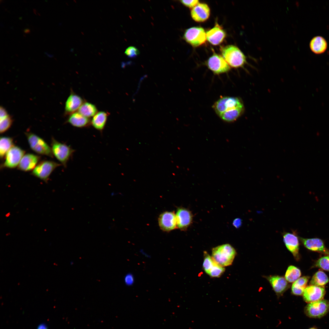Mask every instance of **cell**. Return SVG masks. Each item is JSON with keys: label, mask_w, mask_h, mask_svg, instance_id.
<instances>
[{"label": "cell", "mask_w": 329, "mask_h": 329, "mask_svg": "<svg viewBox=\"0 0 329 329\" xmlns=\"http://www.w3.org/2000/svg\"><path fill=\"white\" fill-rule=\"evenodd\" d=\"M222 56L230 67L243 68L247 63L246 58L237 47L232 45L226 46L221 48Z\"/></svg>", "instance_id": "6da1fadb"}, {"label": "cell", "mask_w": 329, "mask_h": 329, "mask_svg": "<svg viewBox=\"0 0 329 329\" xmlns=\"http://www.w3.org/2000/svg\"><path fill=\"white\" fill-rule=\"evenodd\" d=\"M236 253L232 246L226 244L213 248L211 257L216 264L224 267L232 264Z\"/></svg>", "instance_id": "7a4b0ae2"}, {"label": "cell", "mask_w": 329, "mask_h": 329, "mask_svg": "<svg viewBox=\"0 0 329 329\" xmlns=\"http://www.w3.org/2000/svg\"><path fill=\"white\" fill-rule=\"evenodd\" d=\"M51 149L53 156L65 167L75 151V150L65 144L60 143L52 137Z\"/></svg>", "instance_id": "3957f363"}, {"label": "cell", "mask_w": 329, "mask_h": 329, "mask_svg": "<svg viewBox=\"0 0 329 329\" xmlns=\"http://www.w3.org/2000/svg\"><path fill=\"white\" fill-rule=\"evenodd\" d=\"M31 149L37 154L53 157L51 147L41 138L32 133H26Z\"/></svg>", "instance_id": "277c9868"}, {"label": "cell", "mask_w": 329, "mask_h": 329, "mask_svg": "<svg viewBox=\"0 0 329 329\" xmlns=\"http://www.w3.org/2000/svg\"><path fill=\"white\" fill-rule=\"evenodd\" d=\"M183 39L193 47H196L204 44L206 41V33L200 27H192L186 29L184 34Z\"/></svg>", "instance_id": "5b68a950"}, {"label": "cell", "mask_w": 329, "mask_h": 329, "mask_svg": "<svg viewBox=\"0 0 329 329\" xmlns=\"http://www.w3.org/2000/svg\"><path fill=\"white\" fill-rule=\"evenodd\" d=\"M243 105L239 98L226 96L220 98L214 103L213 108L219 116L225 111Z\"/></svg>", "instance_id": "8992f818"}, {"label": "cell", "mask_w": 329, "mask_h": 329, "mask_svg": "<svg viewBox=\"0 0 329 329\" xmlns=\"http://www.w3.org/2000/svg\"><path fill=\"white\" fill-rule=\"evenodd\" d=\"M329 311V301L322 299L308 303L304 309L305 314L312 318H320Z\"/></svg>", "instance_id": "52a82bcc"}, {"label": "cell", "mask_w": 329, "mask_h": 329, "mask_svg": "<svg viewBox=\"0 0 329 329\" xmlns=\"http://www.w3.org/2000/svg\"><path fill=\"white\" fill-rule=\"evenodd\" d=\"M61 165L52 161H43L37 164L32 170L31 174L47 182L51 173Z\"/></svg>", "instance_id": "ba28073f"}, {"label": "cell", "mask_w": 329, "mask_h": 329, "mask_svg": "<svg viewBox=\"0 0 329 329\" xmlns=\"http://www.w3.org/2000/svg\"><path fill=\"white\" fill-rule=\"evenodd\" d=\"M25 153V151L20 147L13 145L6 154L5 161L2 166V168H16L18 166Z\"/></svg>", "instance_id": "9c48e42d"}, {"label": "cell", "mask_w": 329, "mask_h": 329, "mask_svg": "<svg viewBox=\"0 0 329 329\" xmlns=\"http://www.w3.org/2000/svg\"><path fill=\"white\" fill-rule=\"evenodd\" d=\"M208 68L214 73L219 74L228 72L230 67L220 55L214 53L206 62Z\"/></svg>", "instance_id": "30bf717a"}, {"label": "cell", "mask_w": 329, "mask_h": 329, "mask_svg": "<svg viewBox=\"0 0 329 329\" xmlns=\"http://www.w3.org/2000/svg\"><path fill=\"white\" fill-rule=\"evenodd\" d=\"M203 267L205 272L212 277H219L225 271L224 267L216 264L206 251L204 252Z\"/></svg>", "instance_id": "8fae6325"}, {"label": "cell", "mask_w": 329, "mask_h": 329, "mask_svg": "<svg viewBox=\"0 0 329 329\" xmlns=\"http://www.w3.org/2000/svg\"><path fill=\"white\" fill-rule=\"evenodd\" d=\"M158 222L161 229L164 232H169L177 228L176 214L173 211L161 213L159 216Z\"/></svg>", "instance_id": "7c38bea8"}, {"label": "cell", "mask_w": 329, "mask_h": 329, "mask_svg": "<svg viewBox=\"0 0 329 329\" xmlns=\"http://www.w3.org/2000/svg\"><path fill=\"white\" fill-rule=\"evenodd\" d=\"M325 293L324 287L310 285L306 287L302 295L304 301L309 303L322 299Z\"/></svg>", "instance_id": "4fadbf2b"}, {"label": "cell", "mask_w": 329, "mask_h": 329, "mask_svg": "<svg viewBox=\"0 0 329 329\" xmlns=\"http://www.w3.org/2000/svg\"><path fill=\"white\" fill-rule=\"evenodd\" d=\"M175 214L177 228L183 231L187 229L192 221L191 212L186 208L179 207L177 209Z\"/></svg>", "instance_id": "5bb4252c"}, {"label": "cell", "mask_w": 329, "mask_h": 329, "mask_svg": "<svg viewBox=\"0 0 329 329\" xmlns=\"http://www.w3.org/2000/svg\"><path fill=\"white\" fill-rule=\"evenodd\" d=\"M226 33L222 27L217 22L214 26L206 32L207 39L214 45L221 44L224 40Z\"/></svg>", "instance_id": "9a60e30c"}, {"label": "cell", "mask_w": 329, "mask_h": 329, "mask_svg": "<svg viewBox=\"0 0 329 329\" xmlns=\"http://www.w3.org/2000/svg\"><path fill=\"white\" fill-rule=\"evenodd\" d=\"M282 234L283 241L287 248L298 260L299 257V243L298 237L295 232H284Z\"/></svg>", "instance_id": "2e32d148"}, {"label": "cell", "mask_w": 329, "mask_h": 329, "mask_svg": "<svg viewBox=\"0 0 329 329\" xmlns=\"http://www.w3.org/2000/svg\"><path fill=\"white\" fill-rule=\"evenodd\" d=\"M210 14V9L208 5L204 3H199L191 11L192 19L198 22L206 21L209 18Z\"/></svg>", "instance_id": "e0dca14e"}, {"label": "cell", "mask_w": 329, "mask_h": 329, "mask_svg": "<svg viewBox=\"0 0 329 329\" xmlns=\"http://www.w3.org/2000/svg\"><path fill=\"white\" fill-rule=\"evenodd\" d=\"M278 296H280L288 288L289 285L285 278L279 276L265 277Z\"/></svg>", "instance_id": "ac0fdd59"}, {"label": "cell", "mask_w": 329, "mask_h": 329, "mask_svg": "<svg viewBox=\"0 0 329 329\" xmlns=\"http://www.w3.org/2000/svg\"><path fill=\"white\" fill-rule=\"evenodd\" d=\"M40 159V156L35 154L30 153L25 154L18 166V169L24 172L33 170Z\"/></svg>", "instance_id": "d6986e66"}, {"label": "cell", "mask_w": 329, "mask_h": 329, "mask_svg": "<svg viewBox=\"0 0 329 329\" xmlns=\"http://www.w3.org/2000/svg\"><path fill=\"white\" fill-rule=\"evenodd\" d=\"M304 246L309 249L318 252L329 255V251L325 247L324 243L318 238L306 239L299 237Z\"/></svg>", "instance_id": "ffe728a7"}, {"label": "cell", "mask_w": 329, "mask_h": 329, "mask_svg": "<svg viewBox=\"0 0 329 329\" xmlns=\"http://www.w3.org/2000/svg\"><path fill=\"white\" fill-rule=\"evenodd\" d=\"M83 102V99L80 96L71 92L65 103V115H70L76 112Z\"/></svg>", "instance_id": "44dd1931"}, {"label": "cell", "mask_w": 329, "mask_h": 329, "mask_svg": "<svg viewBox=\"0 0 329 329\" xmlns=\"http://www.w3.org/2000/svg\"><path fill=\"white\" fill-rule=\"evenodd\" d=\"M66 122L74 127L80 128L87 127L91 124L89 118L84 116L78 112L69 115Z\"/></svg>", "instance_id": "7402d4cb"}, {"label": "cell", "mask_w": 329, "mask_h": 329, "mask_svg": "<svg viewBox=\"0 0 329 329\" xmlns=\"http://www.w3.org/2000/svg\"><path fill=\"white\" fill-rule=\"evenodd\" d=\"M327 44L326 40L322 37L317 36L313 37L310 43V47L314 54H320L326 50Z\"/></svg>", "instance_id": "603a6c76"}, {"label": "cell", "mask_w": 329, "mask_h": 329, "mask_svg": "<svg viewBox=\"0 0 329 329\" xmlns=\"http://www.w3.org/2000/svg\"><path fill=\"white\" fill-rule=\"evenodd\" d=\"M108 115L104 111L98 112L91 120V124L95 129L102 132L106 125Z\"/></svg>", "instance_id": "cb8c5ba5"}, {"label": "cell", "mask_w": 329, "mask_h": 329, "mask_svg": "<svg viewBox=\"0 0 329 329\" xmlns=\"http://www.w3.org/2000/svg\"><path fill=\"white\" fill-rule=\"evenodd\" d=\"M244 110V107L243 105L225 111L221 114L219 117L225 121L228 122H233L241 115Z\"/></svg>", "instance_id": "d4e9b609"}, {"label": "cell", "mask_w": 329, "mask_h": 329, "mask_svg": "<svg viewBox=\"0 0 329 329\" xmlns=\"http://www.w3.org/2000/svg\"><path fill=\"white\" fill-rule=\"evenodd\" d=\"M309 277L303 276L299 278L292 284L291 290L292 293L294 295H300L303 294L306 288Z\"/></svg>", "instance_id": "484cf974"}, {"label": "cell", "mask_w": 329, "mask_h": 329, "mask_svg": "<svg viewBox=\"0 0 329 329\" xmlns=\"http://www.w3.org/2000/svg\"><path fill=\"white\" fill-rule=\"evenodd\" d=\"M78 112L87 117H93L97 112L96 106L90 102H84L78 110Z\"/></svg>", "instance_id": "4316f807"}, {"label": "cell", "mask_w": 329, "mask_h": 329, "mask_svg": "<svg viewBox=\"0 0 329 329\" xmlns=\"http://www.w3.org/2000/svg\"><path fill=\"white\" fill-rule=\"evenodd\" d=\"M329 281L327 275L322 271H319L314 275L311 279L310 284L318 286L324 287Z\"/></svg>", "instance_id": "83f0119b"}, {"label": "cell", "mask_w": 329, "mask_h": 329, "mask_svg": "<svg viewBox=\"0 0 329 329\" xmlns=\"http://www.w3.org/2000/svg\"><path fill=\"white\" fill-rule=\"evenodd\" d=\"M13 140L11 137H1L0 140V157L3 159L10 149L13 146Z\"/></svg>", "instance_id": "f1b7e54d"}, {"label": "cell", "mask_w": 329, "mask_h": 329, "mask_svg": "<svg viewBox=\"0 0 329 329\" xmlns=\"http://www.w3.org/2000/svg\"><path fill=\"white\" fill-rule=\"evenodd\" d=\"M301 275L300 270L294 266H290L286 270L285 277L289 282H293L297 280Z\"/></svg>", "instance_id": "f546056e"}, {"label": "cell", "mask_w": 329, "mask_h": 329, "mask_svg": "<svg viewBox=\"0 0 329 329\" xmlns=\"http://www.w3.org/2000/svg\"><path fill=\"white\" fill-rule=\"evenodd\" d=\"M13 122L12 117L9 115L6 117L0 119V132L2 133L9 129Z\"/></svg>", "instance_id": "4dcf8cb0"}, {"label": "cell", "mask_w": 329, "mask_h": 329, "mask_svg": "<svg viewBox=\"0 0 329 329\" xmlns=\"http://www.w3.org/2000/svg\"><path fill=\"white\" fill-rule=\"evenodd\" d=\"M316 266L324 270L329 271V256H324L320 258L317 261Z\"/></svg>", "instance_id": "1f68e13d"}, {"label": "cell", "mask_w": 329, "mask_h": 329, "mask_svg": "<svg viewBox=\"0 0 329 329\" xmlns=\"http://www.w3.org/2000/svg\"><path fill=\"white\" fill-rule=\"evenodd\" d=\"M125 54L129 57L133 58L138 55L140 54V51L136 47L130 46L126 49Z\"/></svg>", "instance_id": "d6a6232c"}, {"label": "cell", "mask_w": 329, "mask_h": 329, "mask_svg": "<svg viewBox=\"0 0 329 329\" xmlns=\"http://www.w3.org/2000/svg\"><path fill=\"white\" fill-rule=\"evenodd\" d=\"M124 281L125 284L128 286H131L134 283L135 279L133 275L131 273L126 274L124 278Z\"/></svg>", "instance_id": "836d02e7"}, {"label": "cell", "mask_w": 329, "mask_h": 329, "mask_svg": "<svg viewBox=\"0 0 329 329\" xmlns=\"http://www.w3.org/2000/svg\"><path fill=\"white\" fill-rule=\"evenodd\" d=\"M180 2L183 5L186 6L192 9L199 3V1L197 0H182L180 1Z\"/></svg>", "instance_id": "e575fe53"}, {"label": "cell", "mask_w": 329, "mask_h": 329, "mask_svg": "<svg viewBox=\"0 0 329 329\" xmlns=\"http://www.w3.org/2000/svg\"><path fill=\"white\" fill-rule=\"evenodd\" d=\"M9 115L6 110L3 107L1 106L0 108V119H4Z\"/></svg>", "instance_id": "d590c367"}, {"label": "cell", "mask_w": 329, "mask_h": 329, "mask_svg": "<svg viewBox=\"0 0 329 329\" xmlns=\"http://www.w3.org/2000/svg\"><path fill=\"white\" fill-rule=\"evenodd\" d=\"M242 224V220L239 218H237L235 219L233 222V225L236 228H238L240 227Z\"/></svg>", "instance_id": "8d00e7d4"}, {"label": "cell", "mask_w": 329, "mask_h": 329, "mask_svg": "<svg viewBox=\"0 0 329 329\" xmlns=\"http://www.w3.org/2000/svg\"><path fill=\"white\" fill-rule=\"evenodd\" d=\"M37 329H48V327L46 325L42 324L40 325Z\"/></svg>", "instance_id": "74e56055"}, {"label": "cell", "mask_w": 329, "mask_h": 329, "mask_svg": "<svg viewBox=\"0 0 329 329\" xmlns=\"http://www.w3.org/2000/svg\"><path fill=\"white\" fill-rule=\"evenodd\" d=\"M141 253L144 256L147 257H149V255L145 253L144 251H140Z\"/></svg>", "instance_id": "f35d334b"}, {"label": "cell", "mask_w": 329, "mask_h": 329, "mask_svg": "<svg viewBox=\"0 0 329 329\" xmlns=\"http://www.w3.org/2000/svg\"><path fill=\"white\" fill-rule=\"evenodd\" d=\"M44 53L49 57H52L54 55H53L48 54L47 52H45Z\"/></svg>", "instance_id": "ab89813d"}, {"label": "cell", "mask_w": 329, "mask_h": 329, "mask_svg": "<svg viewBox=\"0 0 329 329\" xmlns=\"http://www.w3.org/2000/svg\"><path fill=\"white\" fill-rule=\"evenodd\" d=\"M24 32L25 33H28L30 32V30L28 28L25 29L24 30Z\"/></svg>", "instance_id": "60d3db41"}, {"label": "cell", "mask_w": 329, "mask_h": 329, "mask_svg": "<svg viewBox=\"0 0 329 329\" xmlns=\"http://www.w3.org/2000/svg\"><path fill=\"white\" fill-rule=\"evenodd\" d=\"M33 11H34V13H35V14L36 15H37V11H36V9H33Z\"/></svg>", "instance_id": "b9f144b4"}, {"label": "cell", "mask_w": 329, "mask_h": 329, "mask_svg": "<svg viewBox=\"0 0 329 329\" xmlns=\"http://www.w3.org/2000/svg\"><path fill=\"white\" fill-rule=\"evenodd\" d=\"M309 329H317L316 328H315L312 327V328H310Z\"/></svg>", "instance_id": "7bdbcfd3"}]
</instances>
